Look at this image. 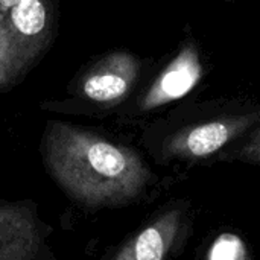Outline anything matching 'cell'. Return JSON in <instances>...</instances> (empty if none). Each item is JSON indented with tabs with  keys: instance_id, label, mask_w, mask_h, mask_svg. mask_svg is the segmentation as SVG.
<instances>
[{
	"instance_id": "9c48e42d",
	"label": "cell",
	"mask_w": 260,
	"mask_h": 260,
	"mask_svg": "<svg viewBox=\"0 0 260 260\" xmlns=\"http://www.w3.org/2000/svg\"><path fill=\"white\" fill-rule=\"evenodd\" d=\"M239 157L245 161L260 165V129H257L251 136V139L244 145V148L239 152Z\"/></svg>"
},
{
	"instance_id": "3957f363",
	"label": "cell",
	"mask_w": 260,
	"mask_h": 260,
	"mask_svg": "<svg viewBox=\"0 0 260 260\" xmlns=\"http://www.w3.org/2000/svg\"><path fill=\"white\" fill-rule=\"evenodd\" d=\"M35 200H0V260H56Z\"/></svg>"
},
{
	"instance_id": "7a4b0ae2",
	"label": "cell",
	"mask_w": 260,
	"mask_h": 260,
	"mask_svg": "<svg viewBox=\"0 0 260 260\" xmlns=\"http://www.w3.org/2000/svg\"><path fill=\"white\" fill-rule=\"evenodd\" d=\"M58 0H0V90L17 87L50 49Z\"/></svg>"
},
{
	"instance_id": "5b68a950",
	"label": "cell",
	"mask_w": 260,
	"mask_h": 260,
	"mask_svg": "<svg viewBox=\"0 0 260 260\" xmlns=\"http://www.w3.org/2000/svg\"><path fill=\"white\" fill-rule=\"evenodd\" d=\"M260 119V113L230 116L193 125L175 133L166 143L169 157L200 160L213 155L230 142L241 137Z\"/></svg>"
},
{
	"instance_id": "8992f818",
	"label": "cell",
	"mask_w": 260,
	"mask_h": 260,
	"mask_svg": "<svg viewBox=\"0 0 260 260\" xmlns=\"http://www.w3.org/2000/svg\"><path fill=\"white\" fill-rule=\"evenodd\" d=\"M203 72L198 47L192 41H187L145 91L140 108L151 111L184 98L201 81Z\"/></svg>"
},
{
	"instance_id": "277c9868",
	"label": "cell",
	"mask_w": 260,
	"mask_h": 260,
	"mask_svg": "<svg viewBox=\"0 0 260 260\" xmlns=\"http://www.w3.org/2000/svg\"><path fill=\"white\" fill-rule=\"evenodd\" d=\"M140 75V59L129 52L114 50L90 64L70 84L75 99L111 108L133 90Z\"/></svg>"
},
{
	"instance_id": "ba28073f",
	"label": "cell",
	"mask_w": 260,
	"mask_h": 260,
	"mask_svg": "<svg viewBox=\"0 0 260 260\" xmlns=\"http://www.w3.org/2000/svg\"><path fill=\"white\" fill-rule=\"evenodd\" d=\"M207 260H251L244 239L235 233L219 235L207 251Z\"/></svg>"
},
{
	"instance_id": "6da1fadb",
	"label": "cell",
	"mask_w": 260,
	"mask_h": 260,
	"mask_svg": "<svg viewBox=\"0 0 260 260\" xmlns=\"http://www.w3.org/2000/svg\"><path fill=\"white\" fill-rule=\"evenodd\" d=\"M40 155L56 187L87 210L134 201L152 177L137 151L61 120L46 123Z\"/></svg>"
},
{
	"instance_id": "52a82bcc",
	"label": "cell",
	"mask_w": 260,
	"mask_h": 260,
	"mask_svg": "<svg viewBox=\"0 0 260 260\" xmlns=\"http://www.w3.org/2000/svg\"><path fill=\"white\" fill-rule=\"evenodd\" d=\"M181 225V213L169 210L133 236L111 260H165Z\"/></svg>"
}]
</instances>
